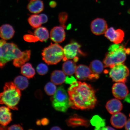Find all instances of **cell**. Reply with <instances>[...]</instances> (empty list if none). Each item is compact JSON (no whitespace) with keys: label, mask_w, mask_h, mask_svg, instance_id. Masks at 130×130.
Returning a JSON list of instances; mask_svg holds the SVG:
<instances>
[{"label":"cell","mask_w":130,"mask_h":130,"mask_svg":"<svg viewBox=\"0 0 130 130\" xmlns=\"http://www.w3.org/2000/svg\"><path fill=\"white\" fill-rule=\"evenodd\" d=\"M8 130H23L22 127L19 124H15L12 125L8 127Z\"/></svg>","instance_id":"d6a6232c"},{"label":"cell","mask_w":130,"mask_h":130,"mask_svg":"<svg viewBox=\"0 0 130 130\" xmlns=\"http://www.w3.org/2000/svg\"><path fill=\"white\" fill-rule=\"evenodd\" d=\"M75 74L77 79L80 80H95L100 77L99 74L92 72L90 68L83 64L77 67Z\"/></svg>","instance_id":"ba28073f"},{"label":"cell","mask_w":130,"mask_h":130,"mask_svg":"<svg viewBox=\"0 0 130 130\" xmlns=\"http://www.w3.org/2000/svg\"><path fill=\"white\" fill-rule=\"evenodd\" d=\"M106 108L108 112L112 115L121 111L123 105L122 102L117 99H111L107 102Z\"/></svg>","instance_id":"2e32d148"},{"label":"cell","mask_w":130,"mask_h":130,"mask_svg":"<svg viewBox=\"0 0 130 130\" xmlns=\"http://www.w3.org/2000/svg\"><path fill=\"white\" fill-rule=\"evenodd\" d=\"M27 8L32 13L38 14L43 10L44 5L41 0H31L27 5Z\"/></svg>","instance_id":"d6986e66"},{"label":"cell","mask_w":130,"mask_h":130,"mask_svg":"<svg viewBox=\"0 0 130 130\" xmlns=\"http://www.w3.org/2000/svg\"><path fill=\"white\" fill-rule=\"evenodd\" d=\"M90 123L95 127V130H104L105 127V120L99 115H95L91 120Z\"/></svg>","instance_id":"484cf974"},{"label":"cell","mask_w":130,"mask_h":130,"mask_svg":"<svg viewBox=\"0 0 130 130\" xmlns=\"http://www.w3.org/2000/svg\"><path fill=\"white\" fill-rule=\"evenodd\" d=\"M129 71L125 65L123 63L116 65L111 68L109 76L113 81L116 82H126Z\"/></svg>","instance_id":"52a82bcc"},{"label":"cell","mask_w":130,"mask_h":130,"mask_svg":"<svg viewBox=\"0 0 130 130\" xmlns=\"http://www.w3.org/2000/svg\"><path fill=\"white\" fill-rule=\"evenodd\" d=\"M28 22L30 25L34 28H37L41 26L42 23L40 15L35 14L31 15L28 18Z\"/></svg>","instance_id":"83f0119b"},{"label":"cell","mask_w":130,"mask_h":130,"mask_svg":"<svg viewBox=\"0 0 130 130\" xmlns=\"http://www.w3.org/2000/svg\"><path fill=\"white\" fill-rule=\"evenodd\" d=\"M37 71L40 75H44L47 73L48 71V68L46 64L40 63L37 67Z\"/></svg>","instance_id":"f546056e"},{"label":"cell","mask_w":130,"mask_h":130,"mask_svg":"<svg viewBox=\"0 0 130 130\" xmlns=\"http://www.w3.org/2000/svg\"><path fill=\"white\" fill-rule=\"evenodd\" d=\"M126 121L127 118L126 115L120 112L113 115L110 120V123L112 125L118 129L123 127L125 126Z\"/></svg>","instance_id":"5bb4252c"},{"label":"cell","mask_w":130,"mask_h":130,"mask_svg":"<svg viewBox=\"0 0 130 130\" xmlns=\"http://www.w3.org/2000/svg\"><path fill=\"white\" fill-rule=\"evenodd\" d=\"M77 67L74 61L67 60L63 64L62 70L66 74L71 76L75 73Z\"/></svg>","instance_id":"cb8c5ba5"},{"label":"cell","mask_w":130,"mask_h":130,"mask_svg":"<svg viewBox=\"0 0 130 130\" xmlns=\"http://www.w3.org/2000/svg\"><path fill=\"white\" fill-rule=\"evenodd\" d=\"M73 59H74V62L76 63L77 62L79 58L77 56H76L73 58Z\"/></svg>","instance_id":"7bdbcfd3"},{"label":"cell","mask_w":130,"mask_h":130,"mask_svg":"<svg viewBox=\"0 0 130 130\" xmlns=\"http://www.w3.org/2000/svg\"><path fill=\"white\" fill-rule=\"evenodd\" d=\"M113 128L109 126H106L104 130H115Z\"/></svg>","instance_id":"b9f144b4"},{"label":"cell","mask_w":130,"mask_h":130,"mask_svg":"<svg viewBox=\"0 0 130 130\" xmlns=\"http://www.w3.org/2000/svg\"><path fill=\"white\" fill-rule=\"evenodd\" d=\"M23 38L25 41L29 43H35L39 41L38 37L31 34L25 35L24 36Z\"/></svg>","instance_id":"1f68e13d"},{"label":"cell","mask_w":130,"mask_h":130,"mask_svg":"<svg viewBox=\"0 0 130 130\" xmlns=\"http://www.w3.org/2000/svg\"><path fill=\"white\" fill-rule=\"evenodd\" d=\"M40 15L41 18L42 24H44L47 22L48 18L46 14H40Z\"/></svg>","instance_id":"e575fe53"},{"label":"cell","mask_w":130,"mask_h":130,"mask_svg":"<svg viewBox=\"0 0 130 130\" xmlns=\"http://www.w3.org/2000/svg\"><path fill=\"white\" fill-rule=\"evenodd\" d=\"M8 127L0 125V130H8Z\"/></svg>","instance_id":"60d3db41"},{"label":"cell","mask_w":130,"mask_h":130,"mask_svg":"<svg viewBox=\"0 0 130 130\" xmlns=\"http://www.w3.org/2000/svg\"><path fill=\"white\" fill-rule=\"evenodd\" d=\"M36 123L37 125H41V123L40 120H38L37 121Z\"/></svg>","instance_id":"ee69618b"},{"label":"cell","mask_w":130,"mask_h":130,"mask_svg":"<svg viewBox=\"0 0 130 130\" xmlns=\"http://www.w3.org/2000/svg\"><path fill=\"white\" fill-rule=\"evenodd\" d=\"M66 77V74L63 71L56 70L52 73L51 79L52 82L55 85H59L65 82Z\"/></svg>","instance_id":"ffe728a7"},{"label":"cell","mask_w":130,"mask_h":130,"mask_svg":"<svg viewBox=\"0 0 130 130\" xmlns=\"http://www.w3.org/2000/svg\"><path fill=\"white\" fill-rule=\"evenodd\" d=\"M64 29L61 26L54 27L50 32L51 40L56 43H60L64 41L66 36Z\"/></svg>","instance_id":"4fadbf2b"},{"label":"cell","mask_w":130,"mask_h":130,"mask_svg":"<svg viewBox=\"0 0 130 130\" xmlns=\"http://www.w3.org/2000/svg\"><path fill=\"white\" fill-rule=\"evenodd\" d=\"M66 122L68 126L73 127L80 126L87 127L89 125L88 121L77 115H74L70 117Z\"/></svg>","instance_id":"9a60e30c"},{"label":"cell","mask_w":130,"mask_h":130,"mask_svg":"<svg viewBox=\"0 0 130 130\" xmlns=\"http://www.w3.org/2000/svg\"><path fill=\"white\" fill-rule=\"evenodd\" d=\"M42 58L48 65L56 64L64 57L63 48L57 43L53 44L45 47L42 53Z\"/></svg>","instance_id":"277c9868"},{"label":"cell","mask_w":130,"mask_h":130,"mask_svg":"<svg viewBox=\"0 0 130 130\" xmlns=\"http://www.w3.org/2000/svg\"><path fill=\"white\" fill-rule=\"evenodd\" d=\"M51 100L53 108L57 111L65 112L71 107L69 95L63 86L57 89Z\"/></svg>","instance_id":"5b68a950"},{"label":"cell","mask_w":130,"mask_h":130,"mask_svg":"<svg viewBox=\"0 0 130 130\" xmlns=\"http://www.w3.org/2000/svg\"><path fill=\"white\" fill-rule=\"evenodd\" d=\"M15 31L12 26L4 24L0 27V37L3 39L8 40L14 37Z\"/></svg>","instance_id":"ac0fdd59"},{"label":"cell","mask_w":130,"mask_h":130,"mask_svg":"<svg viewBox=\"0 0 130 130\" xmlns=\"http://www.w3.org/2000/svg\"><path fill=\"white\" fill-rule=\"evenodd\" d=\"M51 130H61L62 129L59 127L58 126H54L52 127L51 129Z\"/></svg>","instance_id":"ab89813d"},{"label":"cell","mask_w":130,"mask_h":130,"mask_svg":"<svg viewBox=\"0 0 130 130\" xmlns=\"http://www.w3.org/2000/svg\"><path fill=\"white\" fill-rule=\"evenodd\" d=\"M81 45L76 42L71 43L66 45L63 48L64 57L63 58L64 61L73 59L77 56L78 53L82 54L80 50Z\"/></svg>","instance_id":"9c48e42d"},{"label":"cell","mask_w":130,"mask_h":130,"mask_svg":"<svg viewBox=\"0 0 130 130\" xmlns=\"http://www.w3.org/2000/svg\"><path fill=\"white\" fill-rule=\"evenodd\" d=\"M44 89L47 95L50 96L54 95L57 90L55 84L51 82L48 83L45 86Z\"/></svg>","instance_id":"f1b7e54d"},{"label":"cell","mask_w":130,"mask_h":130,"mask_svg":"<svg viewBox=\"0 0 130 130\" xmlns=\"http://www.w3.org/2000/svg\"><path fill=\"white\" fill-rule=\"evenodd\" d=\"M70 105L76 109H92L96 105L97 99L95 90L90 84L80 81H74L68 90Z\"/></svg>","instance_id":"6da1fadb"},{"label":"cell","mask_w":130,"mask_h":130,"mask_svg":"<svg viewBox=\"0 0 130 130\" xmlns=\"http://www.w3.org/2000/svg\"><path fill=\"white\" fill-rule=\"evenodd\" d=\"M21 74L28 79L33 78L35 74V71L30 63H27L21 67Z\"/></svg>","instance_id":"603a6c76"},{"label":"cell","mask_w":130,"mask_h":130,"mask_svg":"<svg viewBox=\"0 0 130 130\" xmlns=\"http://www.w3.org/2000/svg\"><path fill=\"white\" fill-rule=\"evenodd\" d=\"M12 121V113L9 108L7 107H0V125L6 126Z\"/></svg>","instance_id":"e0dca14e"},{"label":"cell","mask_w":130,"mask_h":130,"mask_svg":"<svg viewBox=\"0 0 130 130\" xmlns=\"http://www.w3.org/2000/svg\"><path fill=\"white\" fill-rule=\"evenodd\" d=\"M89 67L92 72L99 74L103 72L104 66L101 61L95 60L91 62Z\"/></svg>","instance_id":"4316f807"},{"label":"cell","mask_w":130,"mask_h":130,"mask_svg":"<svg viewBox=\"0 0 130 130\" xmlns=\"http://www.w3.org/2000/svg\"><path fill=\"white\" fill-rule=\"evenodd\" d=\"M21 96L20 89L14 83H6L4 91L0 93V104L5 105L13 110L18 109V104Z\"/></svg>","instance_id":"7a4b0ae2"},{"label":"cell","mask_w":130,"mask_h":130,"mask_svg":"<svg viewBox=\"0 0 130 130\" xmlns=\"http://www.w3.org/2000/svg\"><path fill=\"white\" fill-rule=\"evenodd\" d=\"M91 30L92 33L97 35L105 34L108 29V24L104 19L97 18L93 20L90 26Z\"/></svg>","instance_id":"8fae6325"},{"label":"cell","mask_w":130,"mask_h":130,"mask_svg":"<svg viewBox=\"0 0 130 130\" xmlns=\"http://www.w3.org/2000/svg\"><path fill=\"white\" fill-rule=\"evenodd\" d=\"M14 83L20 90H25L29 86L28 79L24 76H17L14 78Z\"/></svg>","instance_id":"d4e9b609"},{"label":"cell","mask_w":130,"mask_h":130,"mask_svg":"<svg viewBox=\"0 0 130 130\" xmlns=\"http://www.w3.org/2000/svg\"><path fill=\"white\" fill-rule=\"evenodd\" d=\"M49 5L51 8H55L57 5V3L55 1H52L50 2Z\"/></svg>","instance_id":"f35d334b"},{"label":"cell","mask_w":130,"mask_h":130,"mask_svg":"<svg viewBox=\"0 0 130 130\" xmlns=\"http://www.w3.org/2000/svg\"><path fill=\"white\" fill-rule=\"evenodd\" d=\"M6 42V41L4 39L0 40V58L3 56V55L2 45Z\"/></svg>","instance_id":"d590c367"},{"label":"cell","mask_w":130,"mask_h":130,"mask_svg":"<svg viewBox=\"0 0 130 130\" xmlns=\"http://www.w3.org/2000/svg\"><path fill=\"white\" fill-rule=\"evenodd\" d=\"M129 116L130 117V114H129Z\"/></svg>","instance_id":"f6af8a7d"},{"label":"cell","mask_w":130,"mask_h":130,"mask_svg":"<svg viewBox=\"0 0 130 130\" xmlns=\"http://www.w3.org/2000/svg\"><path fill=\"white\" fill-rule=\"evenodd\" d=\"M68 14L66 12H61L58 15V19L60 24L61 26L65 29L66 28V24L68 20Z\"/></svg>","instance_id":"4dcf8cb0"},{"label":"cell","mask_w":130,"mask_h":130,"mask_svg":"<svg viewBox=\"0 0 130 130\" xmlns=\"http://www.w3.org/2000/svg\"></svg>","instance_id":"bcb514c9"},{"label":"cell","mask_w":130,"mask_h":130,"mask_svg":"<svg viewBox=\"0 0 130 130\" xmlns=\"http://www.w3.org/2000/svg\"><path fill=\"white\" fill-rule=\"evenodd\" d=\"M41 124L43 126L47 125L49 123V121L47 118H44L40 120Z\"/></svg>","instance_id":"8d00e7d4"},{"label":"cell","mask_w":130,"mask_h":130,"mask_svg":"<svg viewBox=\"0 0 130 130\" xmlns=\"http://www.w3.org/2000/svg\"><path fill=\"white\" fill-rule=\"evenodd\" d=\"M76 81L77 80L73 76H71L70 77H67L65 81L66 84H71L74 81Z\"/></svg>","instance_id":"836d02e7"},{"label":"cell","mask_w":130,"mask_h":130,"mask_svg":"<svg viewBox=\"0 0 130 130\" xmlns=\"http://www.w3.org/2000/svg\"><path fill=\"white\" fill-rule=\"evenodd\" d=\"M31 56V51L27 50L23 52V54L20 57L13 60V64L15 67L19 68L23 66L25 63L30 60Z\"/></svg>","instance_id":"44dd1931"},{"label":"cell","mask_w":130,"mask_h":130,"mask_svg":"<svg viewBox=\"0 0 130 130\" xmlns=\"http://www.w3.org/2000/svg\"><path fill=\"white\" fill-rule=\"evenodd\" d=\"M34 35L38 37L39 41L43 42L46 41L49 38V33L47 29L43 27H40L36 29Z\"/></svg>","instance_id":"7402d4cb"},{"label":"cell","mask_w":130,"mask_h":130,"mask_svg":"<svg viewBox=\"0 0 130 130\" xmlns=\"http://www.w3.org/2000/svg\"><path fill=\"white\" fill-rule=\"evenodd\" d=\"M108 52L104 59L105 67L111 68L116 65L124 62L126 55L130 54V48H125L123 45L119 44L112 45L109 47Z\"/></svg>","instance_id":"3957f363"},{"label":"cell","mask_w":130,"mask_h":130,"mask_svg":"<svg viewBox=\"0 0 130 130\" xmlns=\"http://www.w3.org/2000/svg\"><path fill=\"white\" fill-rule=\"evenodd\" d=\"M125 128L126 130H130V118L127 121L125 125Z\"/></svg>","instance_id":"74e56055"},{"label":"cell","mask_w":130,"mask_h":130,"mask_svg":"<svg viewBox=\"0 0 130 130\" xmlns=\"http://www.w3.org/2000/svg\"><path fill=\"white\" fill-rule=\"evenodd\" d=\"M2 48L3 55L0 58V69L4 68L9 61L20 58L23 54V52L13 43L6 42L3 45Z\"/></svg>","instance_id":"8992f818"},{"label":"cell","mask_w":130,"mask_h":130,"mask_svg":"<svg viewBox=\"0 0 130 130\" xmlns=\"http://www.w3.org/2000/svg\"><path fill=\"white\" fill-rule=\"evenodd\" d=\"M123 82H116L112 87V92L115 98L122 100L127 96L129 91L127 87Z\"/></svg>","instance_id":"7c38bea8"},{"label":"cell","mask_w":130,"mask_h":130,"mask_svg":"<svg viewBox=\"0 0 130 130\" xmlns=\"http://www.w3.org/2000/svg\"><path fill=\"white\" fill-rule=\"evenodd\" d=\"M105 36L114 43H121L123 41L125 36L124 31L121 29L116 30L113 27L107 29L105 32Z\"/></svg>","instance_id":"30bf717a"}]
</instances>
